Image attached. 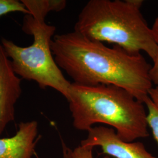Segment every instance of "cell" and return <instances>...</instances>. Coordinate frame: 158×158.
Listing matches in <instances>:
<instances>
[{
	"label": "cell",
	"instance_id": "obj_14",
	"mask_svg": "<svg viewBox=\"0 0 158 158\" xmlns=\"http://www.w3.org/2000/svg\"><path fill=\"white\" fill-rule=\"evenodd\" d=\"M151 29H152L154 40L158 46V17L156 18V19H155V22L153 23Z\"/></svg>",
	"mask_w": 158,
	"mask_h": 158
},
{
	"label": "cell",
	"instance_id": "obj_4",
	"mask_svg": "<svg viewBox=\"0 0 158 158\" xmlns=\"http://www.w3.org/2000/svg\"><path fill=\"white\" fill-rule=\"evenodd\" d=\"M23 30L33 36L34 41L31 45L21 47L6 38L1 40L15 73L23 79L33 80L41 89L52 88L67 99L72 83L66 79L57 66L51 50L56 27L27 15Z\"/></svg>",
	"mask_w": 158,
	"mask_h": 158
},
{
	"label": "cell",
	"instance_id": "obj_16",
	"mask_svg": "<svg viewBox=\"0 0 158 158\" xmlns=\"http://www.w3.org/2000/svg\"><path fill=\"white\" fill-rule=\"evenodd\" d=\"M102 158H111L110 156H104Z\"/></svg>",
	"mask_w": 158,
	"mask_h": 158
},
{
	"label": "cell",
	"instance_id": "obj_7",
	"mask_svg": "<svg viewBox=\"0 0 158 158\" xmlns=\"http://www.w3.org/2000/svg\"><path fill=\"white\" fill-rule=\"evenodd\" d=\"M38 127L36 121L21 123L15 135L0 138V158H32Z\"/></svg>",
	"mask_w": 158,
	"mask_h": 158
},
{
	"label": "cell",
	"instance_id": "obj_9",
	"mask_svg": "<svg viewBox=\"0 0 158 158\" xmlns=\"http://www.w3.org/2000/svg\"><path fill=\"white\" fill-rule=\"evenodd\" d=\"M146 105L148 125L151 128L153 135L158 145V107L153 102L149 96L144 102Z\"/></svg>",
	"mask_w": 158,
	"mask_h": 158
},
{
	"label": "cell",
	"instance_id": "obj_6",
	"mask_svg": "<svg viewBox=\"0 0 158 158\" xmlns=\"http://www.w3.org/2000/svg\"><path fill=\"white\" fill-rule=\"evenodd\" d=\"M21 81L0 44V135L15 119V106L22 93Z\"/></svg>",
	"mask_w": 158,
	"mask_h": 158
},
{
	"label": "cell",
	"instance_id": "obj_5",
	"mask_svg": "<svg viewBox=\"0 0 158 158\" xmlns=\"http://www.w3.org/2000/svg\"><path fill=\"white\" fill-rule=\"evenodd\" d=\"M81 141L84 147H101L103 154L114 158H158L153 156L140 142H127L117 135L115 130L104 126L93 127Z\"/></svg>",
	"mask_w": 158,
	"mask_h": 158
},
{
	"label": "cell",
	"instance_id": "obj_15",
	"mask_svg": "<svg viewBox=\"0 0 158 158\" xmlns=\"http://www.w3.org/2000/svg\"><path fill=\"white\" fill-rule=\"evenodd\" d=\"M63 158H72V150L69 149L64 143H63Z\"/></svg>",
	"mask_w": 158,
	"mask_h": 158
},
{
	"label": "cell",
	"instance_id": "obj_11",
	"mask_svg": "<svg viewBox=\"0 0 158 158\" xmlns=\"http://www.w3.org/2000/svg\"><path fill=\"white\" fill-rule=\"evenodd\" d=\"M93 147H84L80 145L72 151V158H94L93 155Z\"/></svg>",
	"mask_w": 158,
	"mask_h": 158
},
{
	"label": "cell",
	"instance_id": "obj_17",
	"mask_svg": "<svg viewBox=\"0 0 158 158\" xmlns=\"http://www.w3.org/2000/svg\"><path fill=\"white\" fill-rule=\"evenodd\" d=\"M156 86H157V87H158V85H156Z\"/></svg>",
	"mask_w": 158,
	"mask_h": 158
},
{
	"label": "cell",
	"instance_id": "obj_1",
	"mask_svg": "<svg viewBox=\"0 0 158 158\" xmlns=\"http://www.w3.org/2000/svg\"><path fill=\"white\" fill-rule=\"evenodd\" d=\"M51 50L57 66L74 83L116 85L143 103L153 88L152 66L141 53L132 54L118 46L110 48L74 31L54 35Z\"/></svg>",
	"mask_w": 158,
	"mask_h": 158
},
{
	"label": "cell",
	"instance_id": "obj_12",
	"mask_svg": "<svg viewBox=\"0 0 158 158\" xmlns=\"http://www.w3.org/2000/svg\"><path fill=\"white\" fill-rule=\"evenodd\" d=\"M153 64L150 70V77L153 83L158 85V52L155 59L153 60Z\"/></svg>",
	"mask_w": 158,
	"mask_h": 158
},
{
	"label": "cell",
	"instance_id": "obj_3",
	"mask_svg": "<svg viewBox=\"0 0 158 158\" xmlns=\"http://www.w3.org/2000/svg\"><path fill=\"white\" fill-rule=\"evenodd\" d=\"M141 0H90L80 12L74 31L118 46L132 54L144 52L153 60L158 46L140 11Z\"/></svg>",
	"mask_w": 158,
	"mask_h": 158
},
{
	"label": "cell",
	"instance_id": "obj_13",
	"mask_svg": "<svg viewBox=\"0 0 158 158\" xmlns=\"http://www.w3.org/2000/svg\"><path fill=\"white\" fill-rule=\"evenodd\" d=\"M149 96L153 102L158 107V87H153L149 93Z\"/></svg>",
	"mask_w": 158,
	"mask_h": 158
},
{
	"label": "cell",
	"instance_id": "obj_8",
	"mask_svg": "<svg viewBox=\"0 0 158 158\" xmlns=\"http://www.w3.org/2000/svg\"><path fill=\"white\" fill-rule=\"evenodd\" d=\"M23 4L28 10L30 15L36 20L44 22L51 12H60L67 4L64 0H23Z\"/></svg>",
	"mask_w": 158,
	"mask_h": 158
},
{
	"label": "cell",
	"instance_id": "obj_2",
	"mask_svg": "<svg viewBox=\"0 0 158 158\" xmlns=\"http://www.w3.org/2000/svg\"><path fill=\"white\" fill-rule=\"evenodd\" d=\"M66 100L76 130L88 131L96 124L108 125L127 142L149 135L144 103L124 89L72 83Z\"/></svg>",
	"mask_w": 158,
	"mask_h": 158
},
{
	"label": "cell",
	"instance_id": "obj_10",
	"mask_svg": "<svg viewBox=\"0 0 158 158\" xmlns=\"http://www.w3.org/2000/svg\"><path fill=\"white\" fill-rule=\"evenodd\" d=\"M19 12L27 15L30 13L22 1L17 0H0V17L6 14Z\"/></svg>",
	"mask_w": 158,
	"mask_h": 158
}]
</instances>
